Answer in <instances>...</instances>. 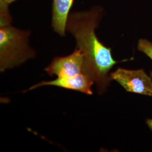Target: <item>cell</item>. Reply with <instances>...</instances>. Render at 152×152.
Listing matches in <instances>:
<instances>
[{
	"mask_svg": "<svg viewBox=\"0 0 152 152\" xmlns=\"http://www.w3.org/2000/svg\"><path fill=\"white\" fill-rule=\"evenodd\" d=\"M103 15L104 9L99 5L84 11L72 12L66 28V32L76 40V49L83 54L84 73L94 82L100 94L107 91L112 81L109 71L120 62L114 60L112 49L104 45L96 34Z\"/></svg>",
	"mask_w": 152,
	"mask_h": 152,
	"instance_id": "1",
	"label": "cell"
},
{
	"mask_svg": "<svg viewBox=\"0 0 152 152\" xmlns=\"http://www.w3.org/2000/svg\"><path fill=\"white\" fill-rule=\"evenodd\" d=\"M31 33L12 26L0 27V70L4 72L33 58L35 51L29 45Z\"/></svg>",
	"mask_w": 152,
	"mask_h": 152,
	"instance_id": "2",
	"label": "cell"
},
{
	"mask_svg": "<svg viewBox=\"0 0 152 152\" xmlns=\"http://www.w3.org/2000/svg\"><path fill=\"white\" fill-rule=\"evenodd\" d=\"M109 76L127 92L152 97V78L143 69L131 70L118 68L110 73Z\"/></svg>",
	"mask_w": 152,
	"mask_h": 152,
	"instance_id": "3",
	"label": "cell"
},
{
	"mask_svg": "<svg viewBox=\"0 0 152 152\" xmlns=\"http://www.w3.org/2000/svg\"><path fill=\"white\" fill-rule=\"evenodd\" d=\"M83 64V54L79 49L76 48L69 55L55 58L45 70L50 76L56 77L77 76L85 73Z\"/></svg>",
	"mask_w": 152,
	"mask_h": 152,
	"instance_id": "4",
	"label": "cell"
},
{
	"mask_svg": "<svg viewBox=\"0 0 152 152\" xmlns=\"http://www.w3.org/2000/svg\"><path fill=\"white\" fill-rule=\"evenodd\" d=\"M94 84H95L94 82L91 78L85 73H81L77 76L57 77L53 81L41 82L33 85L28 90L31 91L45 86H53L92 95V86Z\"/></svg>",
	"mask_w": 152,
	"mask_h": 152,
	"instance_id": "5",
	"label": "cell"
},
{
	"mask_svg": "<svg viewBox=\"0 0 152 152\" xmlns=\"http://www.w3.org/2000/svg\"><path fill=\"white\" fill-rule=\"evenodd\" d=\"M75 0H53L51 27L61 37L65 36L66 23Z\"/></svg>",
	"mask_w": 152,
	"mask_h": 152,
	"instance_id": "6",
	"label": "cell"
},
{
	"mask_svg": "<svg viewBox=\"0 0 152 152\" xmlns=\"http://www.w3.org/2000/svg\"><path fill=\"white\" fill-rule=\"evenodd\" d=\"M9 6L0 3V27L11 24L12 18L9 10Z\"/></svg>",
	"mask_w": 152,
	"mask_h": 152,
	"instance_id": "7",
	"label": "cell"
},
{
	"mask_svg": "<svg viewBox=\"0 0 152 152\" xmlns=\"http://www.w3.org/2000/svg\"><path fill=\"white\" fill-rule=\"evenodd\" d=\"M137 50L152 60V42L146 39H140L137 42Z\"/></svg>",
	"mask_w": 152,
	"mask_h": 152,
	"instance_id": "8",
	"label": "cell"
},
{
	"mask_svg": "<svg viewBox=\"0 0 152 152\" xmlns=\"http://www.w3.org/2000/svg\"><path fill=\"white\" fill-rule=\"evenodd\" d=\"M16 1H18V0H0V3L5 4L6 5L9 6L12 2H14Z\"/></svg>",
	"mask_w": 152,
	"mask_h": 152,
	"instance_id": "9",
	"label": "cell"
},
{
	"mask_svg": "<svg viewBox=\"0 0 152 152\" xmlns=\"http://www.w3.org/2000/svg\"><path fill=\"white\" fill-rule=\"evenodd\" d=\"M146 122L148 126L152 131V119H147Z\"/></svg>",
	"mask_w": 152,
	"mask_h": 152,
	"instance_id": "10",
	"label": "cell"
},
{
	"mask_svg": "<svg viewBox=\"0 0 152 152\" xmlns=\"http://www.w3.org/2000/svg\"><path fill=\"white\" fill-rule=\"evenodd\" d=\"M150 75L151 76V77L152 78V71L150 72Z\"/></svg>",
	"mask_w": 152,
	"mask_h": 152,
	"instance_id": "11",
	"label": "cell"
}]
</instances>
